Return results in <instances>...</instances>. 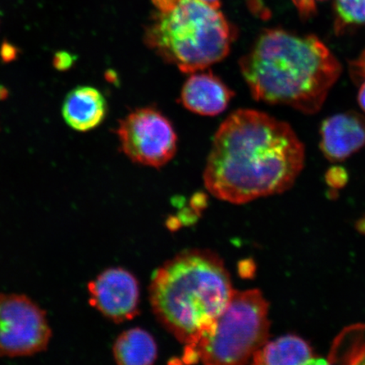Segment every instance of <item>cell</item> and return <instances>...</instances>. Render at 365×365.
<instances>
[{"instance_id": "cell-1", "label": "cell", "mask_w": 365, "mask_h": 365, "mask_svg": "<svg viewBox=\"0 0 365 365\" xmlns=\"http://www.w3.org/2000/svg\"><path fill=\"white\" fill-rule=\"evenodd\" d=\"M304 161V145L287 123L240 109L214 136L204 184L219 200L245 204L289 190Z\"/></svg>"}, {"instance_id": "cell-2", "label": "cell", "mask_w": 365, "mask_h": 365, "mask_svg": "<svg viewBox=\"0 0 365 365\" xmlns=\"http://www.w3.org/2000/svg\"><path fill=\"white\" fill-rule=\"evenodd\" d=\"M240 67L255 100L305 114L319 111L341 73L339 59L317 36L280 29L264 30Z\"/></svg>"}, {"instance_id": "cell-3", "label": "cell", "mask_w": 365, "mask_h": 365, "mask_svg": "<svg viewBox=\"0 0 365 365\" xmlns=\"http://www.w3.org/2000/svg\"><path fill=\"white\" fill-rule=\"evenodd\" d=\"M235 289L211 250L182 251L155 272L150 301L158 322L186 346L196 344L227 307Z\"/></svg>"}, {"instance_id": "cell-4", "label": "cell", "mask_w": 365, "mask_h": 365, "mask_svg": "<svg viewBox=\"0 0 365 365\" xmlns=\"http://www.w3.org/2000/svg\"><path fill=\"white\" fill-rule=\"evenodd\" d=\"M156 11L145 43L182 72L203 71L225 58L236 31L219 7L202 0H152Z\"/></svg>"}, {"instance_id": "cell-5", "label": "cell", "mask_w": 365, "mask_h": 365, "mask_svg": "<svg viewBox=\"0 0 365 365\" xmlns=\"http://www.w3.org/2000/svg\"><path fill=\"white\" fill-rule=\"evenodd\" d=\"M269 303L261 291L235 290L225 309L196 344L186 346V363H248L269 339Z\"/></svg>"}, {"instance_id": "cell-6", "label": "cell", "mask_w": 365, "mask_h": 365, "mask_svg": "<svg viewBox=\"0 0 365 365\" xmlns=\"http://www.w3.org/2000/svg\"><path fill=\"white\" fill-rule=\"evenodd\" d=\"M52 339L47 313L29 296L0 294V357H30Z\"/></svg>"}, {"instance_id": "cell-7", "label": "cell", "mask_w": 365, "mask_h": 365, "mask_svg": "<svg viewBox=\"0 0 365 365\" xmlns=\"http://www.w3.org/2000/svg\"><path fill=\"white\" fill-rule=\"evenodd\" d=\"M122 152L141 165L160 168L177 152L178 137L171 122L153 108H141L128 114L118 127Z\"/></svg>"}, {"instance_id": "cell-8", "label": "cell", "mask_w": 365, "mask_h": 365, "mask_svg": "<svg viewBox=\"0 0 365 365\" xmlns=\"http://www.w3.org/2000/svg\"><path fill=\"white\" fill-rule=\"evenodd\" d=\"M88 289L91 307L113 322L130 321L139 313L138 282L124 268L107 269L89 282Z\"/></svg>"}, {"instance_id": "cell-9", "label": "cell", "mask_w": 365, "mask_h": 365, "mask_svg": "<svg viewBox=\"0 0 365 365\" xmlns=\"http://www.w3.org/2000/svg\"><path fill=\"white\" fill-rule=\"evenodd\" d=\"M319 147L328 160L340 162L365 145V120L355 112L335 114L321 126Z\"/></svg>"}, {"instance_id": "cell-10", "label": "cell", "mask_w": 365, "mask_h": 365, "mask_svg": "<svg viewBox=\"0 0 365 365\" xmlns=\"http://www.w3.org/2000/svg\"><path fill=\"white\" fill-rule=\"evenodd\" d=\"M234 93L212 72L191 73L181 91V102L188 110L204 116H215L227 108Z\"/></svg>"}, {"instance_id": "cell-11", "label": "cell", "mask_w": 365, "mask_h": 365, "mask_svg": "<svg viewBox=\"0 0 365 365\" xmlns=\"http://www.w3.org/2000/svg\"><path fill=\"white\" fill-rule=\"evenodd\" d=\"M106 99L97 88L81 86L72 89L63 99L62 115L71 129L86 132L102 124L107 115Z\"/></svg>"}, {"instance_id": "cell-12", "label": "cell", "mask_w": 365, "mask_h": 365, "mask_svg": "<svg viewBox=\"0 0 365 365\" xmlns=\"http://www.w3.org/2000/svg\"><path fill=\"white\" fill-rule=\"evenodd\" d=\"M259 365L321 364L312 346L299 336L287 334L267 341L253 356ZM324 364V363H323Z\"/></svg>"}, {"instance_id": "cell-13", "label": "cell", "mask_w": 365, "mask_h": 365, "mask_svg": "<svg viewBox=\"0 0 365 365\" xmlns=\"http://www.w3.org/2000/svg\"><path fill=\"white\" fill-rule=\"evenodd\" d=\"M113 354L118 364H153L157 359L158 346L150 333L140 328H133L118 336L113 346Z\"/></svg>"}, {"instance_id": "cell-14", "label": "cell", "mask_w": 365, "mask_h": 365, "mask_svg": "<svg viewBox=\"0 0 365 365\" xmlns=\"http://www.w3.org/2000/svg\"><path fill=\"white\" fill-rule=\"evenodd\" d=\"M328 363L365 364V324L344 328L332 342Z\"/></svg>"}, {"instance_id": "cell-15", "label": "cell", "mask_w": 365, "mask_h": 365, "mask_svg": "<svg viewBox=\"0 0 365 365\" xmlns=\"http://www.w3.org/2000/svg\"><path fill=\"white\" fill-rule=\"evenodd\" d=\"M335 31L341 34L350 27L365 25V0H336Z\"/></svg>"}, {"instance_id": "cell-16", "label": "cell", "mask_w": 365, "mask_h": 365, "mask_svg": "<svg viewBox=\"0 0 365 365\" xmlns=\"http://www.w3.org/2000/svg\"><path fill=\"white\" fill-rule=\"evenodd\" d=\"M348 180V173L341 167H332L326 173V182L333 190L344 188Z\"/></svg>"}, {"instance_id": "cell-17", "label": "cell", "mask_w": 365, "mask_h": 365, "mask_svg": "<svg viewBox=\"0 0 365 365\" xmlns=\"http://www.w3.org/2000/svg\"><path fill=\"white\" fill-rule=\"evenodd\" d=\"M76 56L67 51H58L53 57V66L58 71H67L75 66Z\"/></svg>"}, {"instance_id": "cell-18", "label": "cell", "mask_w": 365, "mask_h": 365, "mask_svg": "<svg viewBox=\"0 0 365 365\" xmlns=\"http://www.w3.org/2000/svg\"><path fill=\"white\" fill-rule=\"evenodd\" d=\"M349 71L356 85L365 81V49L357 58L350 63Z\"/></svg>"}, {"instance_id": "cell-19", "label": "cell", "mask_w": 365, "mask_h": 365, "mask_svg": "<svg viewBox=\"0 0 365 365\" xmlns=\"http://www.w3.org/2000/svg\"><path fill=\"white\" fill-rule=\"evenodd\" d=\"M317 1L319 0H293L301 17L309 19L317 11Z\"/></svg>"}, {"instance_id": "cell-20", "label": "cell", "mask_w": 365, "mask_h": 365, "mask_svg": "<svg viewBox=\"0 0 365 365\" xmlns=\"http://www.w3.org/2000/svg\"><path fill=\"white\" fill-rule=\"evenodd\" d=\"M19 56V49L11 43L4 42L0 47V58L4 63H10L16 61Z\"/></svg>"}, {"instance_id": "cell-21", "label": "cell", "mask_w": 365, "mask_h": 365, "mask_svg": "<svg viewBox=\"0 0 365 365\" xmlns=\"http://www.w3.org/2000/svg\"><path fill=\"white\" fill-rule=\"evenodd\" d=\"M358 86V102L360 108L365 113V81L359 82Z\"/></svg>"}, {"instance_id": "cell-22", "label": "cell", "mask_w": 365, "mask_h": 365, "mask_svg": "<svg viewBox=\"0 0 365 365\" xmlns=\"http://www.w3.org/2000/svg\"><path fill=\"white\" fill-rule=\"evenodd\" d=\"M356 227H357V230L360 232H362V234L365 235V217L359 219L357 225H356Z\"/></svg>"}, {"instance_id": "cell-23", "label": "cell", "mask_w": 365, "mask_h": 365, "mask_svg": "<svg viewBox=\"0 0 365 365\" xmlns=\"http://www.w3.org/2000/svg\"><path fill=\"white\" fill-rule=\"evenodd\" d=\"M204 2H207L212 6L220 7V0H202Z\"/></svg>"}, {"instance_id": "cell-24", "label": "cell", "mask_w": 365, "mask_h": 365, "mask_svg": "<svg viewBox=\"0 0 365 365\" xmlns=\"http://www.w3.org/2000/svg\"><path fill=\"white\" fill-rule=\"evenodd\" d=\"M7 90L4 88H0V99H4L7 98Z\"/></svg>"}]
</instances>
